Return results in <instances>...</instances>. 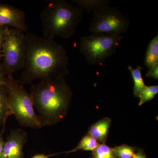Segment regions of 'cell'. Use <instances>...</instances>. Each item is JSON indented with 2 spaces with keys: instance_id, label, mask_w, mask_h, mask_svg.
I'll return each instance as SVG.
<instances>
[{
  "instance_id": "6da1fadb",
  "label": "cell",
  "mask_w": 158,
  "mask_h": 158,
  "mask_svg": "<svg viewBox=\"0 0 158 158\" xmlns=\"http://www.w3.org/2000/svg\"><path fill=\"white\" fill-rule=\"evenodd\" d=\"M24 65L19 80L24 86L35 80L65 77L69 73V58L62 45L33 33H26Z\"/></svg>"
},
{
  "instance_id": "7a4b0ae2",
  "label": "cell",
  "mask_w": 158,
  "mask_h": 158,
  "mask_svg": "<svg viewBox=\"0 0 158 158\" xmlns=\"http://www.w3.org/2000/svg\"><path fill=\"white\" fill-rule=\"evenodd\" d=\"M30 94L42 127L55 125L65 118L73 96L64 77L40 81L32 85Z\"/></svg>"
},
{
  "instance_id": "3957f363",
  "label": "cell",
  "mask_w": 158,
  "mask_h": 158,
  "mask_svg": "<svg viewBox=\"0 0 158 158\" xmlns=\"http://www.w3.org/2000/svg\"><path fill=\"white\" fill-rule=\"evenodd\" d=\"M83 14L81 9L64 0L50 1L40 15L44 37L50 40L72 37Z\"/></svg>"
},
{
  "instance_id": "277c9868",
  "label": "cell",
  "mask_w": 158,
  "mask_h": 158,
  "mask_svg": "<svg viewBox=\"0 0 158 158\" xmlns=\"http://www.w3.org/2000/svg\"><path fill=\"white\" fill-rule=\"evenodd\" d=\"M4 85L8 94L9 109L19 124L35 129L42 127L34 110L31 94L12 75L6 76Z\"/></svg>"
},
{
  "instance_id": "5b68a950",
  "label": "cell",
  "mask_w": 158,
  "mask_h": 158,
  "mask_svg": "<svg viewBox=\"0 0 158 158\" xmlns=\"http://www.w3.org/2000/svg\"><path fill=\"white\" fill-rule=\"evenodd\" d=\"M123 36L94 33L81 38L79 51L90 65H102L116 53Z\"/></svg>"
},
{
  "instance_id": "8992f818",
  "label": "cell",
  "mask_w": 158,
  "mask_h": 158,
  "mask_svg": "<svg viewBox=\"0 0 158 158\" xmlns=\"http://www.w3.org/2000/svg\"><path fill=\"white\" fill-rule=\"evenodd\" d=\"M26 33L8 28L2 49V66L7 75L23 69L26 52Z\"/></svg>"
},
{
  "instance_id": "52a82bcc",
  "label": "cell",
  "mask_w": 158,
  "mask_h": 158,
  "mask_svg": "<svg viewBox=\"0 0 158 158\" xmlns=\"http://www.w3.org/2000/svg\"><path fill=\"white\" fill-rule=\"evenodd\" d=\"M93 16L89 27L91 34L122 35L128 30L129 19L118 7L106 6L93 12Z\"/></svg>"
},
{
  "instance_id": "ba28073f",
  "label": "cell",
  "mask_w": 158,
  "mask_h": 158,
  "mask_svg": "<svg viewBox=\"0 0 158 158\" xmlns=\"http://www.w3.org/2000/svg\"><path fill=\"white\" fill-rule=\"evenodd\" d=\"M0 26L27 32L25 13L9 4H0Z\"/></svg>"
},
{
  "instance_id": "9c48e42d",
  "label": "cell",
  "mask_w": 158,
  "mask_h": 158,
  "mask_svg": "<svg viewBox=\"0 0 158 158\" xmlns=\"http://www.w3.org/2000/svg\"><path fill=\"white\" fill-rule=\"evenodd\" d=\"M27 141L25 131L20 129L11 130L5 142L2 158H24L23 147Z\"/></svg>"
},
{
  "instance_id": "30bf717a",
  "label": "cell",
  "mask_w": 158,
  "mask_h": 158,
  "mask_svg": "<svg viewBox=\"0 0 158 158\" xmlns=\"http://www.w3.org/2000/svg\"><path fill=\"white\" fill-rule=\"evenodd\" d=\"M111 123V119L109 117L102 118L92 125L88 131V135L94 138L101 144H105Z\"/></svg>"
},
{
  "instance_id": "8fae6325",
  "label": "cell",
  "mask_w": 158,
  "mask_h": 158,
  "mask_svg": "<svg viewBox=\"0 0 158 158\" xmlns=\"http://www.w3.org/2000/svg\"><path fill=\"white\" fill-rule=\"evenodd\" d=\"M144 64L148 69L158 64V34L150 41L148 45Z\"/></svg>"
},
{
  "instance_id": "7c38bea8",
  "label": "cell",
  "mask_w": 158,
  "mask_h": 158,
  "mask_svg": "<svg viewBox=\"0 0 158 158\" xmlns=\"http://www.w3.org/2000/svg\"><path fill=\"white\" fill-rule=\"evenodd\" d=\"M72 2L85 9L88 13L98 11L109 6L111 0H73Z\"/></svg>"
},
{
  "instance_id": "4fadbf2b",
  "label": "cell",
  "mask_w": 158,
  "mask_h": 158,
  "mask_svg": "<svg viewBox=\"0 0 158 158\" xmlns=\"http://www.w3.org/2000/svg\"><path fill=\"white\" fill-rule=\"evenodd\" d=\"M142 69L143 67L140 65H138L136 68H133L130 65L128 67V69L130 71L134 81V94L135 97H138L141 90L145 86L141 74Z\"/></svg>"
},
{
  "instance_id": "5bb4252c",
  "label": "cell",
  "mask_w": 158,
  "mask_h": 158,
  "mask_svg": "<svg viewBox=\"0 0 158 158\" xmlns=\"http://www.w3.org/2000/svg\"><path fill=\"white\" fill-rule=\"evenodd\" d=\"M11 113L8 102V94L5 85L0 86V125L5 124Z\"/></svg>"
},
{
  "instance_id": "9a60e30c",
  "label": "cell",
  "mask_w": 158,
  "mask_h": 158,
  "mask_svg": "<svg viewBox=\"0 0 158 158\" xmlns=\"http://www.w3.org/2000/svg\"><path fill=\"white\" fill-rule=\"evenodd\" d=\"M99 144L96 139L87 135L82 138L74 149L68 152L67 153L74 152L80 150L93 151L99 145Z\"/></svg>"
},
{
  "instance_id": "2e32d148",
  "label": "cell",
  "mask_w": 158,
  "mask_h": 158,
  "mask_svg": "<svg viewBox=\"0 0 158 158\" xmlns=\"http://www.w3.org/2000/svg\"><path fill=\"white\" fill-rule=\"evenodd\" d=\"M158 93V85L150 86L145 85L138 97L140 99L138 106H141L146 102L150 101L154 98Z\"/></svg>"
},
{
  "instance_id": "e0dca14e",
  "label": "cell",
  "mask_w": 158,
  "mask_h": 158,
  "mask_svg": "<svg viewBox=\"0 0 158 158\" xmlns=\"http://www.w3.org/2000/svg\"><path fill=\"white\" fill-rule=\"evenodd\" d=\"M93 158H116L113 148L105 144H101L92 151Z\"/></svg>"
},
{
  "instance_id": "ac0fdd59",
  "label": "cell",
  "mask_w": 158,
  "mask_h": 158,
  "mask_svg": "<svg viewBox=\"0 0 158 158\" xmlns=\"http://www.w3.org/2000/svg\"><path fill=\"white\" fill-rule=\"evenodd\" d=\"M116 158H133L136 151L135 147L123 144L113 148Z\"/></svg>"
},
{
  "instance_id": "d6986e66",
  "label": "cell",
  "mask_w": 158,
  "mask_h": 158,
  "mask_svg": "<svg viewBox=\"0 0 158 158\" xmlns=\"http://www.w3.org/2000/svg\"><path fill=\"white\" fill-rule=\"evenodd\" d=\"M8 28H9L8 27L0 26V63H1V60L2 57V49L3 43H4L6 32Z\"/></svg>"
},
{
  "instance_id": "ffe728a7",
  "label": "cell",
  "mask_w": 158,
  "mask_h": 158,
  "mask_svg": "<svg viewBox=\"0 0 158 158\" xmlns=\"http://www.w3.org/2000/svg\"><path fill=\"white\" fill-rule=\"evenodd\" d=\"M147 77L152 78L158 81V64L154 65L149 69L146 75Z\"/></svg>"
},
{
  "instance_id": "44dd1931",
  "label": "cell",
  "mask_w": 158,
  "mask_h": 158,
  "mask_svg": "<svg viewBox=\"0 0 158 158\" xmlns=\"http://www.w3.org/2000/svg\"><path fill=\"white\" fill-rule=\"evenodd\" d=\"M7 75L0 63V86L5 85L6 76Z\"/></svg>"
},
{
  "instance_id": "7402d4cb",
  "label": "cell",
  "mask_w": 158,
  "mask_h": 158,
  "mask_svg": "<svg viewBox=\"0 0 158 158\" xmlns=\"http://www.w3.org/2000/svg\"><path fill=\"white\" fill-rule=\"evenodd\" d=\"M4 127L2 131L0 133V158H2V156L3 148H4V144L5 141H4L3 138V135L4 133Z\"/></svg>"
},
{
  "instance_id": "603a6c76",
  "label": "cell",
  "mask_w": 158,
  "mask_h": 158,
  "mask_svg": "<svg viewBox=\"0 0 158 158\" xmlns=\"http://www.w3.org/2000/svg\"><path fill=\"white\" fill-rule=\"evenodd\" d=\"M133 158H146V156L144 151L141 149H138L137 152L134 154Z\"/></svg>"
},
{
  "instance_id": "cb8c5ba5",
  "label": "cell",
  "mask_w": 158,
  "mask_h": 158,
  "mask_svg": "<svg viewBox=\"0 0 158 158\" xmlns=\"http://www.w3.org/2000/svg\"><path fill=\"white\" fill-rule=\"evenodd\" d=\"M51 155H46L44 154H39L34 156L32 158H48Z\"/></svg>"
}]
</instances>
